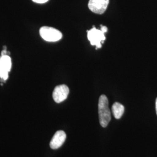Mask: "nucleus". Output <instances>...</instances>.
<instances>
[{
  "mask_svg": "<svg viewBox=\"0 0 157 157\" xmlns=\"http://www.w3.org/2000/svg\"><path fill=\"white\" fill-rule=\"evenodd\" d=\"M40 34L43 39L50 42H56L61 39L62 34L56 29L43 26L40 29Z\"/></svg>",
  "mask_w": 157,
  "mask_h": 157,
  "instance_id": "f03ea898",
  "label": "nucleus"
},
{
  "mask_svg": "<svg viewBox=\"0 0 157 157\" xmlns=\"http://www.w3.org/2000/svg\"><path fill=\"white\" fill-rule=\"evenodd\" d=\"M98 115L101 126L106 128L111 119V115L108 107V100L105 95H101L98 101Z\"/></svg>",
  "mask_w": 157,
  "mask_h": 157,
  "instance_id": "f257e3e1",
  "label": "nucleus"
},
{
  "mask_svg": "<svg viewBox=\"0 0 157 157\" xmlns=\"http://www.w3.org/2000/svg\"><path fill=\"white\" fill-rule=\"evenodd\" d=\"M109 4V0H89L88 6L93 12L102 14L106 11Z\"/></svg>",
  "mask_w": 157,
  "mask_h": 157,
  "instance_id": "20e7f679",
  "label": "nucleus"
},
{
  "mask_svg": "<svg viewBox=\"0 0 157 157\" xmlns=\"http://www.w3.org/2000/svg\"><path fill=\"white\" fill-rule=\"evenodd\" d=\"M112 111L115 119H119L122 117L124 111V108L122 104L116 102L112 105Z\"/></svg>",
  "mask_w": 157,
  "mask_h": 157,
  "instance_id": "6e6552de",
  "label": "nucleus"
},
{
  "mask_svg": "<svg viewBox=\"0 0 157 157\" xmlns=\"http://www.w3.org/2000/svg\"><path fill=\"white\" fill-rule=\"evenodd\" d=\"M67 138V135L64 131H57L52 137L50 143L51 148L53 150H56L61 147L64 143Z\"/></svg>",
  "mask_w": 157,
  "mask_h": 157,
  "instance_id": "0eeeda50",
  "label": "nucleus"
},
{
  "mask_svg": "<svg viewBox=\"0 0 157 157\" xmlns=\"http://www.w3.org/2000/svg\"><path fill=\"white\" fill-rule=\"evenodd\" d=\"M69 93V89L67 85L61 84L57 86L52 93L53 99L56 103L62 102L67 98Z\"/></svg>",
  "mask_w": 157,
  "mask_h": 157,
  "instance_id": "39448f33",
  "label": "nucleus"
},
{
  "mask_svg": "<svg viewBox=\"0 0 157 157\" xmlns=\"http://www.w3.org/2000/svg\"><path fill=\"white\" fill-rule=\"evenodd\" d=\"M87 37L91 45H95L97 49L102 47V43L105 40V33L101 30L97 29L94 26L90 30H87Z\"/></svg>",
  "mask_w": 157,
  "mask_h": 157,
  "instance_id": "7ed1b4c3",
  "label": "nucleus"
},
{
  "mask_svg": "<svg viewBox=\"0 0 157 157\" xmlns=\"http://www.w3.org/2000/svg\"><path fill=\"white\" fill-rule=\"evenodd\" d=\"M11 65V59L8 56H3L0 58V78L2 80H6L8 78Z\"/></svg>",
  "mask_w": 157,
  "mask_h": 157,
  "instance_id": "423d86ee",
  "label": "nucleus"
},
{
  "mask_svg": "<svg viewBox=\"0 0 157 157\" xmlns=\"http://www.w3.org/2000/svg\"><path fill=\"white\" fill-rule=\"evenodd\" d=\"M101 30L102 32H103L104 33H106L107 31H108V28H107L106 26H102V25H101Z\"/></svg>",
  "mask_w": 157,
  "mask_h": 157,
  "instance_id": "9d476101",
  "label": "nucleus"
},
{
  "mask_svg": "<svg viewBox=\"0 0 157 157\" xmlns=\"http://www.w3.org/2000/svg\"><path fill=\"white\" fill-rule=\"evenodd\" d=\"M32 1L36 3L43 4V3H45L46 2H47L48 0H32Z\"/></svg>",
  "mask_w": 157,
  "mask_h": 157,
  "instance_id": "1a4fd4ad",
  "label": "nucleus"
},
{
  "mask_svg": "<svg viewBox=\"0 0 157 157\" xmlns=\"http://www.w3.org/2000/svg\"><path fill=\"white\" fill-rule=\"evenodd\" d=\"M155 109H156V113L157 115V98L156 99V101H155Z\"/></svg>",
  "mask_w": 157,
  "mask_h": 157,
  "instance_id": "9b49d317",
  "label": "nucleus"
}]
</instances>
